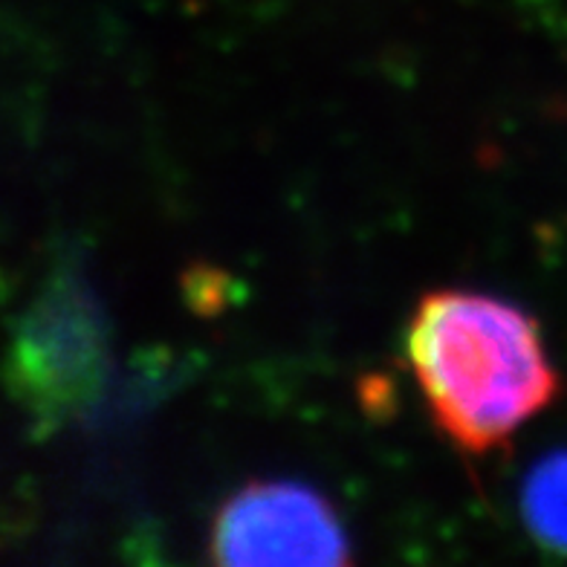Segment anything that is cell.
<instances>
[{
    "label": "cell",
    "mask_w": 567,
    "mask_h": 567,
    "mask_svg": "<svg viewBox=\"0 0 567 567\" xmlns=\"http://www.w3.org/2000/svg\"><path fill=\"white\" fill-rule=\"evenodd\" d=\"M111 371L107 316L79 272H61L23 319L12 348V385L47 423L96 403Z\"/></svg>",
    "instance_id": "7a4b0ae2"
},
{
    "label": "cell",
    "mask_w": 567,
    "mask_h": 567,
    "mask_svg": "<svg viewBox=\"0 0 567 567\" xmlns=\"http://www.w3.org/2000/svg\"><path fill=\"white\" fill-rule=\"evenodd\" d=\"M522 518L533 542L567 556V449L538 457L522 484Z\"/></svg>",
    "instance_id": "277c9868"
},
{
    "label": "cell",
    "mask_w": 567,
    "mask_h": 567,
    "mask_svg": "<svg viewBox=\"0 0 567 567\" xmlns=\"http://www.w3.org/2000/svg\"><path fill=\"white\" fill-rule=\"evenodd\" d=\"M217 565H348L351 538L324 495L301 481H252L217 509Z\"/></svg>",
    "instance_id": "3957f363"
},
{
    "label": "cell",
    "mask_w": 567,
    "mask_h": 567,
    "mask_svg": "<svg viewBox=\"0 0 567 567\" xmlns=\"http://www.w3.org/2000/svg\"><path fill=\"white\" fill-rule=\"evenodd\" d=\"M405 353L437 429L470 455L507 446L561 394L538 321L484 292H425Z\"/></svg>",
    "instance_id": "6da1fadb"
}]
</instances>
